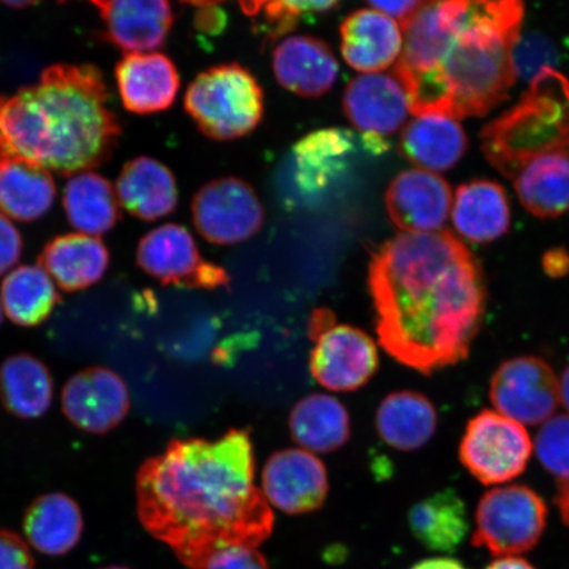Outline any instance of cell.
<instances>
[{
	"label": "cell",
	"instance_id": "obj_37",
	"mask_svg": "<svg viewBox=\"0 0 569 569\" xmlns=\"http://www.w3.org/2000/svg\"><path fill=\"white\" fill-rule=\"evenodd\" d=\"M553 59L555 49L543 36L531 34L525 40L519 39L513 53L516 74L525 80H533L540 70L549 68Z\"/></svg>",
	"mask_w": 569,
	"mask_h": 569
},
{
	"label": "cell",
	"instance_id": "obj_22",
	"mask_svg": "<svg viewBox=\"0 0 569 569\" xmlns=\"http://www.w3.org/2000/svg\"><path fill=\"white\" fill-rule=\"evenodd\" d=\"M109 264V249L102 240L84 233L63 234L49 241L39 258V267L69 293L101 281Z\"/></svg>",
	"mask_w": 569,
	"mask_h": 569
},
{
	"label": "cell",
	"instance_id": "obj_33",
	"mask_svg": "<svg viewBox=\"0 0 569 569\" xmlns=\"http://www.w3.org/2000/svg\"><path fill=\"white\" fill-rule=\"evenodd\" d=\"M63 209L70 224L89 237L109 232L120 219L117 191L104 177L92 172L70 178L63 191Z\"/></svg>",
	"mask_w": 569,
	"mask_h": 569
},
{
	"label": "cell",
	"instance_id": "obj_27",
	"mask_svg": "<svg viewBox=\"0 0 569 569\" xmlns=\"http://www.w3.org/2000/svg\"><path fill=\"white\" fill-rule=\"evenodd\" d=\"M437 426L436 408L417 391H395L383 398L376 415L380 438L398 451H416L429 443Z\"/></svg>",
	"mask_w": 569,
	"mask_h": 569
},
{
	"label": "cell",
	"instance_id": "obj_50",
	"mask_svg": "<svg viewBox=\"0 0 569 569\" xmlns=\"http://www.w3.org/2000/svg\"><path fill=\"white\" fill-rule=\"evenodd\" d=\"M3 322V306L2 302H0V325Z\"/></svg>",
	"mask_w": 569,
	"mask_h": 569
},
{
	"label": "cell",
	"instance_id": "obj_42",
	"mask_svg": "<svg viewBox=\"0 0 569 569\" xmlns=\"http://www.w3.org/2000/svg\"><path fill=\"white\" fill-rule=\"evenodd\" d=\"M423 4L425 2L410 0V2H372L369 6L373 7L376 11L386 13L389 18L400 21L403 27Z\"/></svg>",
	"mask_w": 569,
	"mask_h": 569
},
{
	"label": "cell",
	"instance_id": "obj_15",
	"mask_svg": "<svg viewBox=\"0 0 569 569\" xmlns=\"http://www.w3.org/2000/svg\"><path fill=\"white\" fill-rule=\"evenodd\" d=\"M387 209L391 222L407 233L437 232L450 216L452 191L442 177L427 170H405L391 181Z\"/></svg>",
	"mask_w": 569,
	"mask_h": 569
},
{
	"label": "cell",
	"instance_id": "obj_30",
	"mask_svg": "<svg viewBox=\"0 0 569 569\" xmlns=\"http://www.w3.org/2000/svg\"><path fill=\"white\" fill-rule=\"evenodd\" d=\"M412 536L426 549L450 553L465 542L469 525L465 501L452 489L425 498L410 509Z\"/></svg>",
	"mask_w": 569,
	"mask_h": 569
},
{
	"label": "cell",
	"instance_id": "obj_20",
	"mask_svg": "<svg viewBox=\"0 0 569 569\" xmlns=\"http://www.w3.org/2000/svg\"><path fill=\"white\" fill-rule=\"evenodd\" d=\"M273 70L282 88L297 96L317 98L336 84L339 67L325 41L291 36L274 49Z\"/></svg>",
	"mask_w": 569,
	"mask_h": 569
},
{
	"label": "cell",
	"instance_id": "obj_21",
	"mask_svg": "<svg viewBox=\"0 0 569 569\" xmlns=\"http://www.w3.org/2000/svg\"><path fill=\"white\" fill-rule=\"evenodd\" d=\"M340 31L346 62L362 73L389 68L402 52L401 28L386 13L372 9L355 11Z\"/></svg>",
	"mask_w": 569,
	"mask_h": 569
},
{
	"label": "cell",
	"instance_id": "obj_18",
	"mask_svg": "<svg viewBox=\"0 0 569 569\" xmlns=\"http://www.w3.org/2000/svg\"><path fill=\"white\" fill-rule=\"evenodd\" d=\"M104 24V39L124 52L160 48L167 41L174 16L162 0H113L92 2Z\"/></svg>",
	"mask_w": 569,
	"mask_h": 569
},
{
	"label": "cell",
	"instance_id": "obj_10",
	"mask_svg": "<svg viewBox=\"0 0 569 569\" xmlns=\"http://www.w3.org/2000/svg\"><path fill=\"white\" fill-rule=\"evenodd\" d=\"M138 264L162 284L216 290L230 287L222 267L202 259L193 237L177 224H163L146 234L138 247Z\"/></svg>",
	"mask_w": 569,
	"mask_h": 569
},
{
	"label": "cell",
	"instance_id": "obj_26",
	"mask_svg": "<svg viewBox=\"0 0 569 569\" xmlns=\"http://www.w3.org/2000/svg\"><path fill=\"white\" fill-rule=\"evenodd\" d=\"M455 229L473 243H490L509 231L510 206L500 184L478 180L461 184L453 202Z\"/></svg>",
	"mask_w": 569,
	"mask_h": 569
},
{
	"label": "cell",
	"instance_id": "obj_34",
	"mask_svg": "<svg viewBox=\"0 0 569 569\" xmlns=\"http://www.w3.org/2000/svg\"><path fill=\"white\" fill-rule=\"evenodd\" d=\"M61 296L44 269L23 266L6 277L2 283V306L6 316L21 327L46 322Z\"/></svg>",
	"mask_w": 569,
	"mask_h": 569
},
{
	"label": "cell",
	"instance_id": "obj_38",
	"mask_svg": "<svg viewBox=\"0 0 569 569\" xmlns=\"http://www.w3.org/2000/svg\"><path fill=\"white\" fill-rule=\"evenodd\" d=\"M204 569H269V565L256 547H232L218 552Z\"/></svg>",
	"mask_w": 569,
	"mask_h": 569
},
{
	"label": "cell",
	"instance_id": "obj_8",
	"mask_svg": "<svg viewBox=\"0 0 569 569\" xmlns=\"http://www.w3.org/2000/svg\"><path fill=\"white\" fill-rule=\"evenodd\" d=\"M546 521V502L529 487L495 488L479 502L472 545L495 557H517L539 543Z\"/></svg>",
	"mask_w": 569,
	"mask_h": 569
},
{
	"label": "cell",
	"instance_id": "obj_2",
	"mask_svg": "<svg viewBox=\"0 0 569 569\" xmlns=\"http://www.w3.org/2000/svg\"><path fill=\"white\" fill-rule=\"evenodd\" d=\"M376 331L402 366L430 376L468 358L487 310L482 270L450 231L401 233L369 264Z\"/></svg>",
	"mask_w": 569,
	"mask_h": 569
},
{
	"label": "cell",
	"instance_id": "obj_19",
	"mask_svg": "<svg viewBox=\"0 0 569 569\" xmlns=\"http://www.w3.org/2000/svg\"><path fill=\"white\" fill-rule=\"evenodd\" d=\"M116 77L123 106L139 116L169 109L180 89L174 63L161 53H127Z\"/></svg>",
	"mask_w": 569,
	"mask_h": 569
},
{
	"label": "cell",
	"instance_id": "obj_36",
	"mask_svg": "<svg viewBox=\"0 0 569 569\" xmlns=\"http://www.w3.org/2000/svg\"><path fill=\"white\" fill-rule=\"evenodd\" d=\"M540 462L557 483L569 481V416H557L545 423L537 437Z\"/></svg>",
	"mask_w": 569,
	"mask_h": 569
},
{
	"label": "cell",
	"instance_id": "obj_11",
	"mask_svg": "<svg viewBox=\"0 0 569 569\" xmlns=\"http://www.w3.org/2000/svg\"><path fill=\"white\" fill-rule=\"evenodd\" d=\"M489 397L501 416L536 426L549 421L557 410L559 383L549 362L537 356H519L497 368Z\"/></svg>",
	"mask_w": 569,
	"mask_h": 569
},
{
	"label": "cell",
	"instance_id": "obj_43",
	"mask_svg": "<svg viewBox=\"0 0 569 569\" xmlns=\"http://www.w3.org/2000/svg\"><path fill=\"white\" fill-rule=\"evenodd\" d=\"M546 273L551 277H561L569 273V253L565 249L557 248L547 252L543 259Z\"/></svg>",
	"mask_w": 569,
	"mask_h": 569
},
{
	"label": "cell",
	"instance_id": "obj_31",
	"mask_svg": "<svg viewBox=\"0 0 569 569\" xmlns=\"http://www.w3.org/2000/svg\"><path fill=\"white\" fill-rule=\"evenodd\" d=\"M56 183L49 170L13 159L0 166V210L20 222H32L51 210Z\"/></svg>",
	"mask_w": 569,
	"mask_h": 569
},
{
	"label": "cell",
	"instance_id": "obj_49",
	"mask_svg": "<svg viewBox=\"0 0 569 569\" xmlns=\"http://www.w3.org/2000/svg\"><path fill=\"white\" fill-rule=\"evenodd\" d=\"M101 569H132V568H128V567H123V566H110V567H104Z\"/></svg>",
	"mask_w": 569,
	"mask_h": 569
},
{
	"label": "cell",
	"instance_id": "obj_9",
	"mask_svg": "<svg viewBox=\"0 0 569 569\" xmlns=\"http://www.w3.org/2000/svg\"><path fill=\"white\" fill-rule=\"evenodd\" d=\"M532 453L529 432L500 412L483 410L469 421L460 445V460L486 486L523 473Z\"/></svg>",
	"mask_w": 569,
	"mask_h": 569
},
{
	"label": "cell",
	"instance_id": "obj_17",
	"mask_svg": "<svg viewBox=\"0 0 569 569\" xmlns=\"http://www.w3.org/2000/svg\"><path fill=\"white\" fill-rule=\"evenodd\" d=\"M356 138L351 131L327 128L298 141L290 161L297 193L306 201L322 196L350 167Z\"/></svg>",
	"mask_w": 569,
	"mask_h": 569
},
{
	"label": "cell",
	"instance_id": "obj_28",
	"mask_svg": "<svg viewBox=\"0 0 569 569\" xmlns=\"http://www.w3.org/2000/svg\"><path fill=\"white\" fill-rule=\"evenodd\" d=\"M291 437L306 451L330 453L351 436L350 415L345 405L327 395L302 398L290 412Z\"/></svg>",
	"mask_w": 569,
	"mask_h": 569
},
{
	"label": "cell",
	"instance_id": "obj_39",
	"mask_svg": "<svg viewBox=\"0 0 569 569\" xmlns=\"http://www.w3.org/2000/svg\"><path fill=\"white\" fill-rule=\"evenodd\" d=\"M0 569H36L30 547L17 532L0 529Z\"/></svg>",
	"mask_w": 569,
	"mask_h": 569
},
{
	"label": "cell",
	"instance_id": "obj_7",
	"mask_svg": "<svg viewBox=\"0 0 569 569\" xmlns=\"http://www.w3.org/2000/svg\"><path fill=\"white\" fill-rule=\"evenodd\" d=\"M309 337L315 341L310 372L326 389L358 390L379 368V351L373 339L353 326L337 323L330 309L312 311Z\"/></svg>",
	"mask_w": 569,
	"mask_h": 569
},
{
	"label": "cell",
	"instance_id": "obj_35",
	"mask_svg": "<svg viewBox=\"0 0 569 569\" xmlns=\"http://www.w3.org/2000/svg\"><path fill=\"white\" fill-rule=\"evenodd\" d=\"M241 10L249 18H259L254 31L262 34L266 42L276 41L284 33L296 30L306 19H315L339 7L338 2H300V0H281V2H246Z\"/></svg>",
	"mask_w": 569,
	"mask_h": 569
},
{
	"label": "cell",
	"instance_id": "obj_44",
	"mask_svg": "<svg viewBox=\"0 0 569 569\" xmlns=\"http://www.w3.org/2000/svg\"><path fill=\"white\" fill-rule=\"evenodd\" d=\"M558 492L555 503L559 509L561 521L569 528V481L557 483Z\"/></svg>",
	"mask_w": 569,
	"mask_h": 569
},
{
	"label": "cell",
	"instance_id": "obj_14",
	"mask_svg": "<svg viewBox=\"0 0 569 569\" xmlns=\"http://www.w3.org/2000/svg\"><path fill=\"white\" fill-rule=\"evenodd\" d=\"M329 488L323 461L300 448L273 453L262 471V493L268 503L290 516L322 508Z\"/></svg>",
	"mask_w": 569,
	"mask_h": 569
},
{
	"label": "cell",
	"instance_id": "obj_23",
	"mask_svg": "<svg viewBox=\"0 0 569 569\" xmlns=\"http://www.w3.org/2000/svg\"><path fill=\"white\" fill-rule=\"evenodd\" d=\"M120 204L141 220L152 222L177 208L178 190L170 169L151 158L127 162L117 181Z\"/></svg>",
	"mask_w": 569,
	"mask_h": 569
},
{
	"label": "cell",
	"instance_id": "obj_5",
	"mask_svg": "<svg viewBox=\"0 0 569 569\" xmlns=\"http://www.w3.org/2000/svg\"><path fill=\"white\" fill-rule=\"evenodd\" d=\"M487 160L515 180L528 163L551 154L569 156V81L543 68L513 109L481 132Z\"/></svg>",
	"mask_w": 569,
	"mask_h": 569
},
{
	"label": "cell",
	"instance_id": "obj_4",
	"mask_svg": "<svg viewBox=\"0 0 569 569\" xmlns=\"http://www.w3.org/2000/svg\"><path fill=\"white\" fill-rule=\"evenodd\" d=\"M523 4L465 0L436 69L408 91L416 117H482L508 98L516 82L513 53Z\"/></svg>",
	"mask_w": 569,
	"mask_h": 569
},
{
	"label": "cell",
	"instance_id": "obj_24",
	"mask_svg": "<svg viewBox=\"0 0 569 569\" xmlns=\"http://www.w3.org/2000/svg\"><path fill=\"white\" fill-rule=\"evenodd\" d=\"M467 147V134L457 120L439 113H425L411 120L400 142L403 158L431 173L457 166Z\"/></svg>",
	"mask_w": 569,
	"mask_h": 569
},
{
	"label": "cell",
	"instance_id": "obj_13",
	"mask_svg": "<svg viewBox=\"0 0 569 569\" xmlns=\"http://www.w3.org/2000/svg\"><path fill=\"white\" fill-rule=\"evenodd\" d=\"M61 403L71 423L97 436L116 429L131 408L130 391L122 377L103 367H90L71 376L62 389Z\"/></svg>",
	"mask_w": 569,
	"mask_h": 569
},
{
	"label": "cell",
	"instance_id": "obj_25",
	"mask_svg": "<svg viewBox=\"0 0 569 569\" xmlns=\"http://www.w3.org/2000/svg\"><path fill=\"white\" fill-rule=\"evenodd\" d=\"M23 529L33 549L49 557H61L80 542L83 517L73 498L49 493L36 498L27 509Z\"/></svg>",
	"mask_w": 569,
	"mask_h": 569
},
{
	"label": "cell",
	"instance_id": "obj_40",
	"mask_svg": "<svg viewBox=\"0 0 569 569\" xmlns=\"http://www.w3.org/2000/svg\"><path fill=\"white\" fill-rule=\"evenodd\" d=\"M196 7L194 27L199 34L206 38H217L226 30L229 18L222 6L216 2H191Z\"/></svg>",
	"mask_w": 569,
	"mask_h": 569
},
{
	"label": "cell",
	"instance_id": "obj_1",
	"mask_svg": "<svg viewBox=\"0 0 569 569\" xmlns=\"http://www.w3.org/2000/svg\"><path fill=\"white\" fill-rule=\"evenodd\" d=\"M137 498L142 528L190 569H204L232 547H258L273 530L244 430L217 440H172L140 467Z\"/></svg>",
	"mask_w": 569,
	"mask_h": 569
},
{
	"label": "cell",
	"instance_id": "obj_46",
	"mask_svg": "<svg viewBox=\"0 0 569 569\" xmlns=\"http://www.w3.org/2000/svg\"><path fill=\"white\" fill-rule=\"evenodd\" d=\"M487 569H537L522 558L510 557L493 561Z\"/></svg>",
	"mask_w": 569,
	"mask_h": 569
},
{
	"label": "cell",
	"instance_id": "obj_48",
	"mask_svg": "<svg viewBox=\"0 0 569 569\" xmlns=\"http://www.w3.org/2000/svg\"><path fill=\"white\" fill-rule=\"evenodd\" d=\"M4 6L10 7V9H26V7H30L36 4L34 2H27V0H20V2H17V0H10V2H2Z\"/></svg>",
	"mask_w": 569,
	"mask_h": 569
},
{
	"label": "cell",
	"instance_id": "obj_6",
	"mask_svg": "<svg viewBox=\"0 0 569 569\" xmlns=\"http://www.w3.org/2000/svg\"><path fill=\"white\" fill-rule=\"evenodd\" d=\"M184 109L212 140L246 137L264 116V92L251 71L224 63L198 74L184 96Z\"/></svg>",
	"mask_w": 569,
	"mask_h": 569
},
{
	"label": "cell",
	"instance_id": "obj_3",
	"mask_svg": "<svg viewBox=\"0 0 569 569\" xmlns=\"http://www.w3.org/2000/svg\"><path fill=\"white\" fill-rule=\"evenodd\" d=\"M120 134L102 71L89 63H56L32 87L0 96V148L9 159L76 176L109 160Z\"/></svg>",
	"mask_w": 569,
	"mask_h": 569
},
{
	"label": "cell",
	"instance_id": "obj_16",
	"mask_svg": "<svg viewBox=\"0 0 569 569\" xmlns=\"http://www.w3.org/2000/svg\"><path fill=\"white\" fill-rule=\"evenodd\" d=\"M343 106L353 127L381 140L400 130L410 112L408 92L395 74L356 77L346 89Z\"/></svg>",
	"mask_w": 569,
	"mask_h": 569
},
{
	"label": "cell",
	"instance_id": "obj_29",
	"mask_svg": "<svg viewBox=\"0 0 569 569\" xmlns=\"http://www.w3.org/2000/svg\"><path fill=\"white\" fill-rule=\"evenodd\" d=\"M53 381L44 362L28 353L10 356L0 366V402L21 419H36L51 408Z\"/></svg>",
	"mask_w": 569,
	"mask_h": 569
},
{
	"label": "cell",
	"instance_id": "obj_47",
	"mask_svg": "<svg viewBox=\"0 0 569 569\" xmlns=\"http://www.w3.org/2000/svg\"><path fill=\"white\" fill-rule=\"evenodd\" d=\"M560 401L563 402L565 408L569 411V366L565 369L561 375L559 383Z\"/></svg>",
	"mask_w": 569,
	"mask_h": 569
},
{
	"label": "cell",
	"instance_id": "obj_32",
	"mask_svg": "<svg viewBox=\"0 0 569 569\" xmlns=\"http://www.w3.org/2000/svg\"><path fill=\"white\" fill-rule=\"evenodd\" d=\"M515 188L532 216H563L569 211V156L551 154L528 163L515 177Z\"/></svg>",
	"mask_w": 569,
	"mask_h": 569
},
{
	"label": "cell",
	"instance_id": "obj_12",
	"mask_svg": "<svg viewBox=\"0 0 569 569\" xmlns=\"http://www.w3.org/2000/svg\"><path fill=\"white\" fill-rule=\"evenodd\" d=\"M196 229L212 244L241 243L264 224V208L254 190L239 178L206 183L191 204Z\"/></svg>",
	"mask_w": 569,
	"mask_h": 569
},
{
	"label": "cell",
	"instance_id": "obj_41",
	"mask_svg": "<svg viewBox=\"0 0 569 569\" xmlns=\"http://www.w3.org/2000/svg\"><path fill=\"white\" fill-rule=\"evenodd\" d=\"M23 251L19 231L3 213H0V276L17 264Z\"/></svg>",
	"mask_w": 569,
	"mask_h": 569
},
{
	"label": "cell",
	"instance_id": "obj_45",
	"mask_svg": "<svg viewBox=\"0 0 569 569\" xmlns=\"http://www.w3.org/2000/svg\"><path fill=\"white\" fill-rule=\"evenodd\" d=\"M410 569H466L459 561L450 558H433L419 561L418 565Z\"/></svg>",
	"mask_w": 569,
	"mask_h": 569
}]
</instances>
